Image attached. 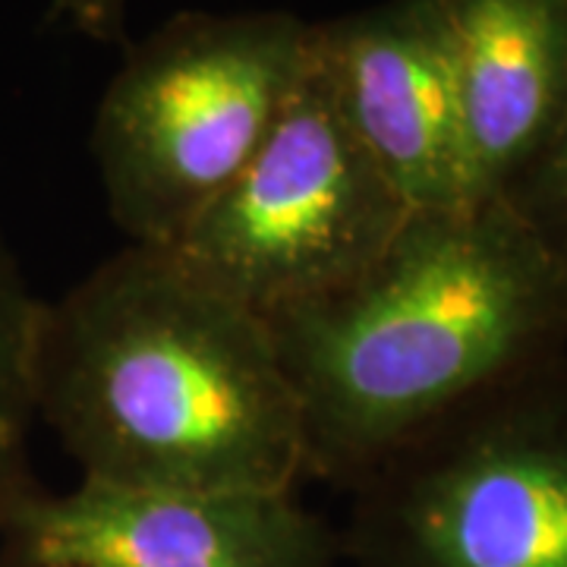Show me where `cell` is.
Segmentation results:
<instances>
[{
  "label": "cell",
  "instance_id": "1",
  "mask_svg": "<svg viewBox=\"0 0 567 567\" xmlns=\"http://www.w3.org/2000/svg\"><path fill=\"white\" fill-rule=\"evenodd\" d=\"M32 413L82 480L293 492L303 425L268 324L164 246L126 244L41 303Z\"/></svg>",
  "mask_w": 567,
  "mask_h": 567
},
{
  "label": "cell",
  "instance_id": "2",
  "mask_svg": "<svg viewBox=\"0 0 567 567\" xmlns=\"http://www.w3.org/2000/svg\"><path fill=\"white\" fill-rule=\"evenodd\" d=\"M265 324L303 476L350 488L451 406L567 353V268L502 199L420 208L360 278Z\"/></svg>",
  "mask_w": 567,
  "mask_h": 567
},
{
  "label": "cell",
  "instance_id": "3",
  "mask_svg": "<svg viewBox=\"0 0 567 567\" xmlns=\"http://www.w3.org/2000/svg\"><path fill=\"white\" fill-rule=\"evenodd\" d=\"M347 492L357 567H567V353L451 406Z\"/></svg>",
  "mask_w": 567,
  "mask_h": 567
},
{
  "label": "cell",
  "instance_id": "4",
  "mask_svg": "<svg viewBox=\"0 0 567 567\" xmlns=\"http://www.w3.org/2000/svg\"><path fill=\"white\" fill-rule=\"evenodd\" d=\"M312 22L284 10L177 13L104 89L92 152L130 244L171 246L221 196L290 104Z\"/></svg>",
  "mask_w": 567,
  "mask_h": 567
},
{
  "label": "cell",
  "instance_id": "5",
  "mask_svg": "<svg viewBox=\"0 0 567 567\" xmlns=\"http://www.w3.org/2000/svg\"><path fill=\"white\" fill-rule=\"evenodd\" d=\"M406 215L350 130L312 44L262 148L164 249L196 281L268 322L360 278Z\"/></svg>",
  "mask_w": 567,
  "mask_h": 567
},
{
  "label": "cell",
  "instance_id": "6",
  "mask_svg": "<svg viewBox=\"0 0 567 567\" xmlns=\"http://www.w3.org/2000/svg\"><path fill=\"white\" fill-rule=\"evenodd\" d=\"M3 539L20 567H334L341 533L293 492L130 488L82 480L35 492Z\"/></svg>",
  "mask_w": 567,
  "mask_h": 567
},
{
  "label": "cell",
  "instance_id": "7",
  "mask_svg": "<svg viewBox=\"0 0 567 567\" xmlns=\"http://www.w3.org/2000/svg\"><path fill=\"white\" fill-rule=\"evenodd\" d=\"M350 130L410 212L470 205L445 0H385L312 22Z\"/></svg>",
  "mask_w": 567,
  "mask_h": 567
},
{
  "label": "cell",
  "instance_id": "8",
  "mask_svg": "<svg viewBox=\"0 0 567 567\" xmlns=\"http://www.w3.org/2000/svg\"><path fill=\"white\" fill-rule=\"evenodd\" d=\"M470 203L502 199L567 114V0H445Z\"/></svg>",
  "mask_w": 567,
  "mask_h": 567
},
{
  "label": "cell",
  "instance_id": "9",
  "mask_svg": "<svg viewBox=\"0 0 567 567\" xmlns=\"http://www.w3.org/2000/svg\"><path fill=\"white\" fill-rule=\"evenodd\" d=\"M41 300L0 237V432L25 439L32 420V347Z\"/></svg>",
  "mask_w": 567,
  "mask_h": 567
},
{
  "label": "cell",
  "instance_id": "10",
  "mask_svg": "<svg viewBox=\"0 0 567 567\" xmlns=\"http://www.w3.org/2000/svg\"><path fill=\"white\" fill-rule=\"evenodd\" d=\"M502 203L567 268V114L546 152L507 186Z\"/></svg>",
  "mask_w": 567,
  "mask_h": 567
},
{
  "label": "cell",
  "instance_id": "11",
  "mask_svg": "<svg viewBox=\"0 0 567 567\" xmlns=\"http://www.w3.org/2000/svg\"><path fill=\"white\" fill-rule=\"evenodd\" d=\"M126 0H51V20L104 44L126 41Z\"/></svg>",
  "mask_w": 567,
  "mask_h": 567
},
{
  "label": "cell",
  "instance_id": "12",
  "mask_svg": "<svg viewBox=\"0 0 567 567\" xmlns=\"http://www.w3.org/2000/svg\"><path fill=\"white\" fill-rule=\"evenodd\" d=\"M35 492H39V483H35V476L29 470L25 439L0 432V536H3V529L10 527L13 514Z\"/></svg>",
  "mask_w": 567,
  "mask_h": 567
}]
</instances>
